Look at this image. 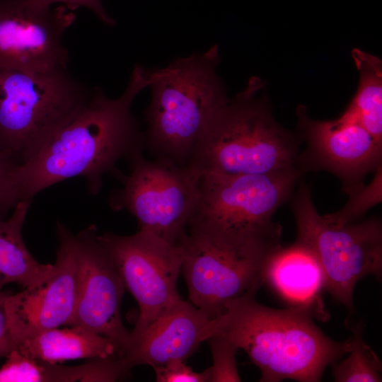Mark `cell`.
<instances>
[{"instance_id": "6da1fadb", "label": "cell", "mask_w": 382, "mask_h": 382, "mask_svg": "<svg viewBox=\"0 0 382 382\" xmlns=\"http://www.w3.org/2000/svg\"><path fill=\"white\" fill-rule=\"evenodd\" d=\"M152 81L151 71L135 65L120 97L110 98L93 88L88 102L18 164L21 201L32 200L45 189L74 177L85 178L92 195L100 191L106 174L122 181L125 175L117 163H130L144 146V134L132 113V103Z\"/></svg>"}, {"instance_id": "7a4b0ae2", "label": "cell", "mask_w": 382, "mask_h": 382, "mask_svg": "<svg viewBox=\"0 0 382 382\" xmlns=\"http://www.w3.org/2000/svg\"><path fill=\"white\" fill-rule=\"evenodd\" d=\"M246 295L213 319V335L243 349L261 371V382H318L325 369L352 348V340L326 336L302 309H276Z\"/></svg>"}, {"instance_id": "3957f363", "label": "cell", "mask_w": 382, "mask_h": 382, "mask_svg": "<svg viewBox=\"0 0 382 382\" xmlns=\"http://www.w3.org/2000/svg\"><path fill=\"white\" fill-rule=\"evenodd\" d=\"M265 85L251 77L219 109L187 164L197 175L262 174L298 166L301 140L276 121Z\"/></svg>"}, {"instance_id": "277c9868", "label": "cell", "mask_w": 382, "mask_h": 382, "mask_svg": "<svg viewBox=\"0 0 382 382\" xmlns=\"http://www.w3.org/2000/svg\"><path fill=\"white\" fill-rule=\"evenodd\" d=\"M187 226L179 243L190 303L214 318L228 303L255 295L265 283L270 262L282 248L280 224L274 222L255 232L193 221Z\"/></svg>"}, {"instance_id": "5b68a950", "label": "cell", "mask_w": 382, "mask_h": 382, "mask_svg": "<svg viewBox=\"0 0 382 382\" xmlns=\"http://www.w3.org/2000/svg\"><path fill=\"white\" fill-rule=\"evenodd\" d=\"M219 62V47L214 45L152 71L144 146L156 158L187 164L201 134L228 100L216 73Z\"/></svg>"}, {"instance_id": "8992f818", "label": "cell", "mask_w": 382, "mask_h": 382, "mask_svg": "<svg viewBox=\"0 0 382 382\" xmlns=\"http://www.w3.org/2000/svg\"><path fill=\"white\" fill-rule=\"evenodd\" d=\"M93 92L67 69L0 68V148L23 163L88 102Z\"/></svg>"}, {"instance_id": "52a82bcc", "label": "cell", "mask_w": 382, "mask_h": 382, "mask_svg": "<svg viewBox=\"0 0 382 382\" xmlns=\"http://www.w3.org/2000/svg\"><path fill=\"white\" fill-rule=\"evenodd\" d=\"M289 202L294 216L296 241L315 255L325 277V289L349 311L354 310L357 283L368 275H382V226L371 217L339 224L320 215L303 181Z\"/></svg>"}, {"instance_id": "ba28073f", "label": "cell", "mask_w": 382, "mask_h": 382, "mask_svg": "<svg viewBox=\"0 0 382 382\" xmlns=\"http://www.w3.org/2000/svg\"><path fill=\"white\" fill-rule=\"evenodd\" d=\"M129 164L123 187L108 197L110 208L129 212L139 230L179 243L198 202L200 177L165 158L151 161L140 154Z\"/></svg>"}, {"instance_id": "9c48e42d", "label": "cell", "mask_w": 382, "mask_h": 382, "mask_svg": "<svg viewBox=\"0 0 382 382\" xmlns=\"http://www.w3.org/2000/svg\"><path fill=\"white\" fill-rule=\"evenodd\" d=\"M303 173L296 166L262 174L203 175L190 221L239 231L265 230L274 224L273 215L290 200Z\"/></svg>"}, {"instance_id": "30bf717a", "label": "cell", "mask_w": 382, "mask_h": 382, "mask_svg": "<svg viewBox=\"0 0 382 382\" xmlns=\"http://www.w3.org/2000/svg\"><path fill=\"white\" fill-rule=\"evenodd\" d=\"M99 238L125 288L139 305V316L131 332L137 335L182 299L177 289L182 248L179 243H170L141 230L130 236L105 232Z\"/></svg>"}, {"instance_id": "8fae6325", "label": "cell", "mask_w": 382, "mask_h": 382, "mask_svg": "<svg viewBox=\"0 0 382 382\" xmlns=\"http://www.w3.org/2000/svg\"><path fill=\"white\" fill-rule=\"evenodd\" d=\"M76 15L37 0H0V68L47 72L67 69L65 32Z\"/></svg>"}, {"instance_id": "7c38bea8", "label": "cell", "mask_w": 382, "mask_h": 382, "mask_svg": "<svg viewBox=\"0 0 382 382\" xmlns=\"http://www.w3.org/2000/svg\"><path fill=\"white\" fill-rule=\"evenodd\" d=\"M296 114L298 135L306 142L297 162L303 173L330 172L351 195L364 186L367 174L381 167L382 143L345 111L337 119L318 120L308 115L306 106L299 105Z\"/></svg>"}, {"instance_id": "4fadbf2b", "label": "cell", "mask_w": 382, "mask_h": 382, "mask_svg": "<svg viewBox=\"0 0 382 382\" xmlns=\"http://www.w3.org/2000/svg\"><path fill=\"white\" fill-rule=\"evenodd\" d=\"M74 250L77 300L70 326H80L108 338L118 354L125 357L132 340L120 315L125 288L95 225L75 235Z\"/></svg>"}, {"instance_id": "5bb4252c", "label": "cell", "mask_w": 382, "mask_h": 382, "mask_svg": "<svg viewBox=\"0 0 382 382\" xmlns=\"http://www.w3.org/2000/svg\"><path fill=\"white\" fill-rule=\"evenodd\" d=\"M53 272L23 291L6 296L5 309L13 347L40 332L71 325L77 300L74 237L60 222Z\"/></svg>"}, {"instance_id": "9a60e30c", "label": "cell", "mask_w": 382, "mask_h": 382, "mask_svg": "<svg viewBox=\"0 0 382 382\" xmlns=\"http://www.w3.org/2000/svg\"><path fill=\"white\" fill-rule=\"evenodd\" d=\"M213 319L180 299L139 334L131 335V345L124 357L128 367L146 364L154 368L185 361L213 335Z\"/></svg>"}, {"instance_id": "2e32d148", "label": "cell", "mask_w": 382, "mask_h": 382, "mask_svg": "<svg viewBox=\"0 0 382 382\" xmlns=\"http://www.w3.org/2000/svg\"><path fill=\"white\" fill-rule=\"evenodd\" d=\"M265 283H268L290 307L302 309L313 318H328L320 294L325 277L313 253L296 241L282 248L270 262Z\"/></svg>"}, {"instance_id": "e0dca14e", "label": "cell", "mask_w": 382, "mask_h": 382, "mask_svg": "<svg viewBox=\"0 0 382 382\" xmlns=\"http://www.w3.org/2000/svg\"><path fill=\"white\" fill-rule=\"evenodd\" d=\"M13 349L52 364L119 354L116 345L110 340L77 325L40 332L16 343Z\"/></svg>"}, {"instance_id": "ac0fdd59", "label": "cell", "mask_w": 382, "mask_h": 382, "mask_svg": "<svg viewBox=\"0 0 382 382\" xmlns=\"http://www.w3.org/2000/svg\"><path fill=\"white\" fill-rule=\"evenodd\" d=\"M31 202H19L8 218H0V291L10 283L34 285L54 270V265L38 262L23 241L22 228Z\"/></svg>"}, {"instance_id": "d6986e66", "label": "cell", "mask_w": 382, "mask_h": 382, "mask_svg": "<svg viewBox=\"0 0 382 382\" xmlns=\"http://www.w3.org/2000/svg\"><path fill=\"white\" fill-rule=\"evenodd\" d=\"M359 74L357 92L345 112L382 143V62L359 48L351 52Z\"/></svg>"}, {"instance_id": "ffe728a7", "label": "cell", "mask_w": 382, "mask_h": 382, "mask_svg": "<svg viewBox=\"0 0 382 382\" xmlns=\"http://www.w3.org/2000/svg\"><path fill=\"white\" fill-rule=\"evenodd\" d=\"M353 333L352 348L345 359L332 365L336 382H381L382 364L375 352L363 340L362 323H349Z\"/></svg>"}, {"instance_id": "44dd1931", "label": "cell", "mask_w": 382, "mask_h": 382, "mask_svg": "<svg viewBox=\"0 0 382 382\" xmlns=\"http://www.w3.org/2000/svg\"><path fill=\"white\" fill-rule=\"evenodd\" d=\"M207 341L213 359L212 366L207 368L209 382L241 381L236 359L239 349L219 335H212Z\"/></svg>"}, {"instance_id": "7402d4cb", "label": "cell", "mask_w": 382, "mask_h": 382, "mask_svg": "<svg viewBox=\"0 0 382 382\" xmlns=\"http://www.w3.org/2000/svg\"><path fill=\"white\" fill-rule=\"evenodd\" d=\"M375 172V178L369 186H363L351 194L349 201L341 210L325 216L339 224L357 221L371 206L381 202V167Z\"/></svg>"}, {"instance_id": "603a6c76", "label": "cell", "mask_w": 382, "mask_h": 382, "mask_svg": "<svg viewBox=\"0 0 382 382\" xmlns=\"http://www.w3.org/2000/svg\"><path fill=\"white\" fill-rule=\"evenodd\" d=\"M18 163L0 149V218H6L21 201L17 178Z\"/></svg>"}, {"instance_id": "cb8c5ba5", "label": "cell", "mask_w": 382, "mask_h": 382, "mask_svg": "<svg viewBox=\"0 0 382 382\" xmlns=\"http://www.w3.org/2000/svg\"><path fill=\"white\" fill-rule=\"evenodd\" d=\"M185 361L175 360L154 367L158 382H209L207 369L197 373L187 366Z\"/></svg>"}, {"instance_id": "d4e9b609", "label": "cell", "mask_w": 382, "mask_h": 382, "mask_svg": "<svg viewBox=\"0 0 382 382\" xmlns=\"http://www.w3.org/2000/svg\"><path fill=\"white\" fill-rule=\"evenodd\" d=\"M42 3L52 6L54 4H60L68 9L74 11L79 7H85L93 11L98 18L108 25L112 26L116 23L105 11L101 0H37Z\"/></svg>"}, {"instance_id": "484cf974", "label": "cell", "mask_w": 382, "mask_h": 382, "mask_svg": "<svg viewBox=\"0 0 382 382\" xmlns=\"http://www.w3.org/2000/svg\"><path fill=\"white\" fill-rule=\"evenodd\" d=\"M9 293L0 291V357H6L13 348L5 309V301Z\"/></svg>"}, {"instance_id": "4316f807", "label": "cell", "mask_w": 382, "mask_h": 382, "mask_svg": "<svg viewBox=\"0 0 382 382\" xmlns=\"http://www.w3.org/2000/svg\"><path fill=\"white\" fill-rule=\"evenodd\" d=\"M1 149V148H0Z\"/></svg>"}]
</instances>
